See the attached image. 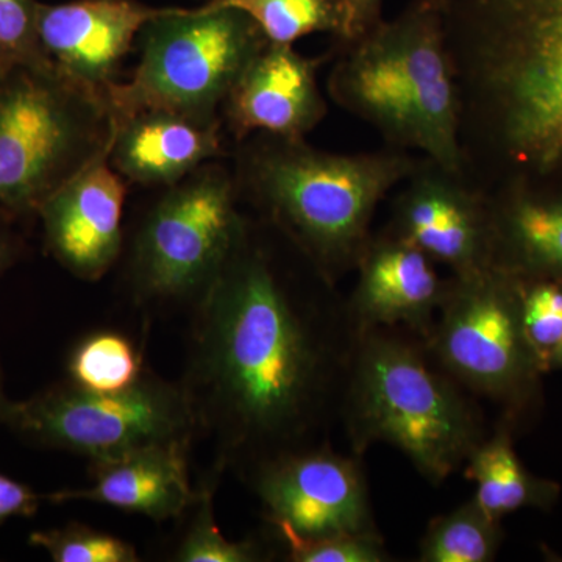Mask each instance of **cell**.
Returning a JSON list of instances; mask_svg holds the SVG:
<instances>
[{"mask_svg":"<svg viewBox=\"0 0 562 562\" xmlns=\"http://www.w3.org/2000/svg\"><path fill=\"white\" fill-rule=\"evenodd\" d=\"M324 58H306L286 44L268 43L233 87L222 111L235 138L251 133L305 139L327 114L317 85Z\"/></svg>","mask_w":562,"mask_h":562,"instance_id":"16","label":"cell"},{"mask_svg":"<svg viewBox=\"0 0 562 562\" xmlns=\"http://www.w3.org/2000/svg\"><path fill=\"white\" fill-rule=\"evenodd\" d=\"M291 562H386L390 561L379 531L336 535L314 541L284 542Z\"/></svg>","mask_w":562,"mask_h":562,"instance_id":"28","label":"cell"},{"mask_svg":"<svg viewBox=\"0 0 562 562\" xmlns=\"http://www.w3.org/2000/svg\"><path fill=\"white\" fill-rule=\"evenodd\" d=\"M519 280L525 335L546 375L562 346V281Z\"/></svg>","mask_w":562,"mask_h":562,"instance_id":"25","label":"cell"},{"mask_svg":"<svg viewBox=\"0 0 562 562\" xmlns=\"http://www.w3.org/2000/svg\"><path fill=\"white\" fill-rule=\"evenodd\" d=\"M492 266L519 279L562 281V187L490 191Z\"/></svg>","mask_w":562,"mask_h":562,"instance_id":"19","label":"cell"},{"mask_svg":"<svg viewBox=\"0 0 562 562\" xmlns=\"http://www.w3.org/2000/svg\"><path fill=\"white\" fill-rule=\"evenodd\" d=\"M419 158L392 149L342 155L305 139L265 135L244 147L238 191L260 220L338 284L355 271L371 239L380 202L416 168Z\"/></svg>","mask_w":562,"mask_h":562,"instance_id":"3","label":"cell"},{"mask_svg":"<svg viewBox=\"0 0 562 562\" xmlns=\"http://www.w3.org/2000/svg\"><path fill=\"white\" fill-rule=\"evenodd\" d=\"M346 16L342 43L358 38L382 21L383 0H339Z\"/></svg>","mask_w":562,"mask_h":562,"instance_id":"30","label":"cell"},{"mask_svg":"<svg viewBox=\"0 0 562 562\" xmlns=\"http://www.w3.org/2000/svg\"><path fill=\"white\" fill-rule=\"evenodd\" d=\"M221 121L146 110L117 122L111 166L132 183L172 187L221 155Z\"/></svg>","mask_w":562,"mask_h":562,"instance_id":"18","label":"cell"},{"mask_svg":"<svg viewBox=\"0 0 562 562\" xmlns=\"http://www.w3.org/2000/svg\"><path fill=\"white\" fill-rule=\"evenodd\" d=\"M443 371L519 430L542 403V376L524 330L520 280L503 269L452 276L425 339Z\"/></svg>","mask_w":562,"mask_h":562,"instance_id":"8","label":"cell"},{"mask_svg":"<svg viewBox=\"0 0 562 562\" xmlns=\"http://www.w3.org/2000/svg\"><path fill=\"white\" fill-rule=\"evenodd\" d=\"M349 310L360 330L401 327L427 339L449 280L414 244L384 231L362 250Z\"/></svg>","mask_w":562,"mask_h":562,"instance_id":"15","label":"cell"},{"mask_svg":"<svg viewBox=\"0 0 562 562\" xmlns=\"http://www.w3.org/2000/svg\"><path fill=\"white\" fill-rule=\"evenodd\" d=\"M191 447L151 446L135 452L91 461V484L44 495L52 503L94 502L122 512L143 514L155 522L177 519L190 509L192 490L188 457Z\"/></svg>","mask_w":562,"mask_h":562,"instance_id":"17","label":"cell"},{"mask_svg":"<svg viewBox=\"0 0 562 562\" xmlns=\"http://www.w3.org/2000/svg\"><path fill=\"white\" fill-rule=\"evenodd\" d=\"M41 501H44V495L0 473V525L13 517L35 516Z\"/></svg>","mask_w":562,"mask_h":562,"instance_id":"29","label":"cell"},{"mask_svg":"<svg viewBox=\"0 0 562 562\" xmlns=\"http://www.w3.org/2000/svg\"><path fill=\"white\" fill-rule=\"evenodd\" d=\"M341 424L355 457L387 443L435 486L487 436L476 398L443 371L424 338L401 327L360 331Z\"/></svg>","mask_w":562,"mask_h":562,"instance_id":"5","label":"cell"},{"mask_svg":"<svg viewBox=\"0 0 562 562\" xmlns=\"http://www.w3.org/2000/svg\"><path fill=\"white\" fill-rule=\"evenodd\" d=\"M249 14L269 43L292 46L303 36L328 32L342 38L346 16L339 0H211Z\"/></svg>","mask_w":562,"mask_h":562,"instance_id":"23","label":"cell"},{"mask_svg":"<svg viewBox=\"0 0 562 562\" xmlns=\"http://www.w3.org/2000/svg\"><path fill=\"white\" fill-rule=\"evenodd\" d=\"M135 344L120 331H95L81 339L68 358L70 382L92 392H121L146 373Z\"/></svg>","mask_w":562,"mask_h":562,"instance_id":"22","label":"cell"},{"mask_svg":"<svg viewBox=\"0 0 562 562\" xmlns=\"http://www.w3.org/2000/svg\"><path fill=\"white\" fill-rule=\"evenodd\" d=\"M246 220L238 210V184L221 165L206 162L166 188L133 241L128 284L135 305L147 313L191 310Z\"/></svg>","mask_w":562,"mask_h":562,"instance_id":"9","label":"cell"},{"mask_svg":"<svg viewBox=\"0 0 562 562\" xmlns=\"http://www.w3.org/2000/svg\"><path fill=\"white\" fill-rule=\"evenodd\" d=\"M165 9L136 0L38 2V41L44 57L69 79L106 91L147 22Z\"/></svg>","mask_w":562,"mask_h":562,"instance_id":"14","label":"cell"},{"mask_svg":"<svg viewBox=\"0 0 562 562\" xmlns=\"http://www.w3.org/2000/svg\"><path fill=\"white\" fill-rule=\"evenodd\" d=\"M117 120L106 91L52 63L0 70V211L38 217L63 184L110 157Z\"/></svg>","mask_w":562,"mask_h":562,"instance_id":"6","label":"cell"},{"mask_svg":"<svg viewBox=\"0 0 562 562\" xmlns=\"http://www.w3.org/2000/svg\"><path fill=\"white\" fill-rule=\"evenodd\" d=\"M125 195L109 157L63 184L38 213L50 257L77 279H103L121 257Z\"/></svg>","mask_w":562,"mask_h":562,"instance_id":"13","label":"cell"},{"mask_svg":"<svg viewBox=\"0 0 562 562\" xmlns=\"http://www.w3.org/2000/svg\"><path fill=\"white\" fill-rule=\"evenodd\" d=\"M341 46L328 77L336 105L371 125L387 147L420 151L443 168L465 171L442 0H416Z\"/></svg>","mask_w":562,"mask_h":562,"instance_id":"4","label":"cell"},{"mask_svg":"<svg viewBox=\"0 0 562 562\" xmlns=\"http://www.w3.org/2000/svg\"><path fill=\"white\" fill-rule=\"evenodd\" d=\"M553 371H562V346L553 362Z\"/></svg>","mask_w":562,"mask_h":562,"instance_id":"33","label":"cell"},{"mask_svg":"<svg viewBox=\"0 0 562 562\" xmlns=\"http://www.w3.org/2000/svg\"><path fill=\"white\" fill-rule=\"evenodd\" d=\"M514 435L512 425L498 420L464 464L465 479L476 486L473 498L497 520L520 509L550 512L561 497L560 484L525 468Z\"/></svg>","mask_w":562,"mask_h":562,"instance_id":"20","label":"cell"},{"mask_svg":"<svg viewBox=\"0 0 562 562\" xmlns=\"http://www.w3.org/2000/svg\"><path fill=\"white\" fill-rule=\"evenodd\" d=\"M5 427L22 441L111 460L151 446L191 447L195 427L180 383L146 371L121 392H92L69 379L13 402Z\"/></svg>","mask_w":562,"mask_h":562,"instance_id":"10","label":"cell"},{"mask_svg":"<svg viewBox=\"0 0 562 562\" xmlns=\"http://www.w3.org/2000/svg\"><path fill=\"white\" fill-rule=\"evenodd\" d=\"M139 41L132 79L106 90L117 122L146 110L220 121L217 111L269 43L249 14L210 3L165 9L144 25Z\"/></svg>","mask_w":562,"mask_h":562,"instance_id":"7","label":"cell"},{"mask_svg":"<svg viewBox=\"0 0 562 562\" xmlns=\"http://www.w3.org/2000/svg\"><path fill=\"white\" fill-rule=\"evenodd\" d=\"M29 543L44 550L55 562L139 561L131 542L77 522L32 532Z\"/></svg>","mask_w":562,"mask_h":562,"instance_id":"26","label":"cell"},{"mask_svg":"<svg viewBox=\"0 0 562 562\" xmlns=\"http://www.w3.org/2000/svg\"><path fill=\"white\" fill-rule=\"evenodd\" d=\"M38 2L0 0V70L22 63H49L40 47Z\"/></svg>","mask_w":562,"mask_h":562,"instance_id":"27","label":"cell"},{"mask_svg":"<svg viewBox=\"0 0 562 562\" xmlns=\"http://www.w3.org/2000/svg\"><path fill=\"white\" fill-rule=\"evenodd\" d=\"M273 227L246 220L191 308L181 390L209 476L244 482L273 460L327 443L341 422L360 327L338 284L305 257L294 268Z\"/></svg>","mask_w":562,"mask_h":562,"instance_id":"1","label":"cell"},{"mask_svg":"<svg viewBox=\"0 0 562 562\" xmlns=\"http://www.w3.org/2000/svg\"><path fill=\"white\" fill-rule=\"evenodd\" d=\"M360 460L321 443L268 462L247 483L283 543L373 532Z\"/></svg>","mask_w":562,"mask_h":562,"instance_id":"11","label":"cell"},{"mask_svg":"<svg viewBox=\"0 0 562 562\" xmlns=\"http://www.w3.org/2000/svg\"><path fill=\"white\" fill-rule=\"evenodd\" d=\"M13 222V217L0 211V277L10 271L24 255L25 243Z\"/></svg>","mask_w":562,"mask_h":562,"instance_id":"31","label":"cell"},{"mask_svg":"<svg viewBox=\"0 0 562 562\" xmlns=\"http://www.w3.org/2000/svg\"><path fill=\"white\" fill-rule=\"evenodd\" d=\"M464 169L486 191L562 187V0H442Z\"/></svg>","mask_w":562,"mask_h":562,"instance_id":"2","label":"cell"},{"mask_svg":"<svg viewBox=\"0 0 562 562\" xmlns=\"http://www.w3.org/2000/svg\"><path fill=\"white\" fill-rule=\"evenodd\" d=\"M14 401H11L5 390V379H3L2 362H0V425H5L9 419L11 405Z\"/></svg>","mask_w":562,"mask_h":562,"instance_id":"32","label":"cell"},{"mask_svg":"<svg viewBox=\"0 0 562 562\" xmlns=\"http://www.w3.org/2000/svg\"><path fill=\"white\" fill-rule=\"evenodd\" d=\"M217 479L205 480L195 494L190 522L187 525L172 560L177 562H258L268 553L255 539L232 541L222 535L214 517V491Z\"/></svg>","mask_w":562,"mask_h":562,"instance_id":"24","label":"cell"},{"mask_svg":"<svg viewBox=\"0 0 562 562\" xmlns=\"http://www.w3.org/2000/svg\"><path fill=\"white\" fill-rule=\"evenodd\" d=\"M392 203L386 231L465 276L492 266L490 192L465 171L419 158Z\"/></svg>","mask_w":562,"mask_h":562,"instance_id":"12","label":"cell"},{"mask_svg":"<svg viewBox=\"0 0 562 562\" xmlns=\"http://www.w3.org/2000/svg\"><path fill=\"white\" fill-rule=\"evenodd\" d=\"M502 542V520L490 516L472 497L428 525L419 546V561L491 562Z\"/></svg>","mask_w":562,"mask_h":562,"instance_id":"21","label":"cell"}]
</instances>
